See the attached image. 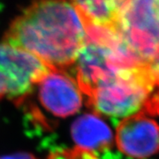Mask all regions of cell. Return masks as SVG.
<instances>
[{"label": "cell", "mask_w": 159, "mask_h": 159, "mask_svg": "<svg viewBox=\"0 0 159 159\" xmlns=\"http://www.w3.org/2000/svg\"><path fill=\"white\" fill-rule=\"evenodd\" d=\"M116 143L119 150L129 157H150L159 152V125L144 112L128 116L118 125Z\"/></svg>", "instance_id": "5b68a950"}, {"label": "cell", "mask_w": 159, "mask_h": 159, "mask_svg": "<svg viewBox=\"0 0 159 159\" xmlns=\"http://www.w3.org/2000/svg\"><path fill=\"white\" fill-rule=\"evenodd\" d=\"M83 17L94 22L115 23L127 0H70Z\"/></svg>", "instance_id": "ba28073f"}, {"label": "cell", "mask_w": 159, "mask_h": 159, "mask_svg": "<svg viewBox=\"0 0 159 159\" xmlns=\"http://www.w3.org/2000/svg\"><path fill=\"white\" fill-rule=\"evenodd\" d=\"M86 42L85 23L69 0H33L5 35V43L63 71L74 66Z\"/></svg>", "instance_id": "6da1fadb"}, {"label": "cell", "mask_w": 159, "mask_h": 159, "mask_svg": "<svg viewBox=\"0 0 159 159\" xmlns=\"http://www.w3.org/2000/svg\"><path fill=\"white\" fill-rule=\"evenodd\" d=\"M116 34L125 52L150 68L159 84V0H127Z\"/></svg>", "instance_id": "3957f363"}, {"label": "cell", "mask_w": 159, "mask_h": 159, "mask_svg": "<svg viewBox=\"0 0 159 159\" xmlns=\"http://www.w3.org/2000/svg\"><path fill=\"white\" fill-rule=\"evenodd\" d=\"M0 159H36L34 156L29 155V154L20 153L16 155H11V156H6L0 157Z\"/></svg>", "instance_id": "30bf717a"}, {"label": "cell", "mask_w": 159, "mask_h": 159, "mask_svg": "<svg viewBox=\"0 0 159 159\" xmlns=\"http://www.w3.org/2000/svg\"><path fill=\"white\" fill-rule=\"evenodd\" d=\"M37 85L40 102L51 114L65 118L81 107L82 93L78 83L65 71L51 69Z\"/></svg>", "instance_id": "8992f818"}, {"label": "cell", "mask_w": 159, "mask_h": 159, "mask_svg": "<svg viewBox=\"0 0 159 159\" xmlns=\"http://www.w3.org/2000/svg\"><path fill=\"white\" fill-rule=\"evenodd\" d=\"M46 159H98L95 152L80 147L57 150L50 154Z\"/></svg>", "instance_id": "9c48e42d"}, {"label": "cell", "mask_w": 159, "mask_h": 159, "mask_svg": "<svg viewBox=\"0 0 159 159\" xmlns=\"http://www.w3.org/2000/svg\"><path fill=\"white\" fill-rule=\"evenodd\" d=\"M97 113L126 118L159 112V84L154 73L138 62L116 66L101 75L86 95Z\"/></svg>", "instance_id": "7a4b0ae2"}, {"label": "cell", "mask_w": 159, "mask_h": 159, "mask_svg": "<svg viewBox=\"0 0 159 159\" xmlns=\"http://www.w3.org/2000/svg\"><path fill=\"white\" fill-rule=\"evenodd\" d=\"M72 135L78 147L93 152L108 148L113 139L108 125L96 114H85L76 119Z\"/></svg>", "instance_id": "52a82bcc"}, {"label": "cell", "mask_w": 159, "mask_h": 159, "mask_svg": "<svg viewBox=\"0 0 159 159\" xmlns=\"http://www.w3.org/2000/svg\"><path fill=\"white\" fill-rule=\"evenodd\" d=\"M51 69L29 52L0 43V100L22 99Z\"/></svg>", "instance_id": "277c9868"}]
</instances>
